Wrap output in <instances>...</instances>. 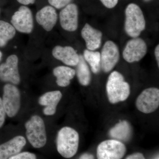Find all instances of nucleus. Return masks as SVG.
I'll return each mask as SVG.
<instances>
[{"mask_svg":"<svg viewBox=\"0 0 159 159\" xmlns=\"http://www.w3.org/2000/svg\"><path fill=\"white\" fill-rule=\"evenodd\" d=\"M35 19L45 31L49 32L56 25L58 15L55 8L51 6H46L36 12Z\"/></svg>","mask_w":159,"mask_h":159,"instance_id":"13","label":"nucleus"},{"mask_svg":"<svg viewBox=\"0 0 159 159\" xmlns=\"http://www.w3.org/2000/svg\"><path fill=\"white\" fill-rule=\"evenodd\" d=\"M73 0H48L50 6L55 9H62L70 4Z\"/></svg>","mask_w":159,"mask_h":159,"instance_id":"23","label":"nucleus"},{"mask_svg":"<svg viewBox=\"0 0 159 159\" xmlns=\"http://www.w3.org/2000/svg\"><path fill=\"white\" fill-rule=\"evenodd\" d=\"M52 54L54 58L70 66H76L79 61V54L71 46H56L52 50Z\"/></svg>","mask_w":159,"mask_h":159,"instance_id":"14","label":"nucleus"},{"mask_svg":"<svg viewBox=\"0 0 159 159\" xmlns=\"http://www.w3.org/2000/svg\"><path fill=\"white\" fill-rule=\"evenodd\" d=\"M136 106L139 111L144 113L153 112L159 107V89L149 88L142 91L137 98Z\"/></svg>","mask_w":159,"mask_h":159,"instance_id":"9","label":"nucleus"},{"mask_svg":"<svg viewBox=\"0 0 159 159\" xmlns=\"http://www.w3.org/2000/svg\"><path fill=\"white\" fill-rule=\"evenodd\" d=\"M26 144V139L22 136H17L0 145V159H9L20 153Z\"/></svg>","mask_w":159,"mask_h":159,"instance_id":"15","label":"nucleus"},{"mask_svg":"<svg viewBox=\"0 0 159 159\" xmlns=\"http://www.w3.org/2000/svg\"><path fill=\"white\" fill-rule=\"evenodd\" d=\"M9 159H36V155L34 154L28 152L19 153L13 156Z\"/></svg>","mask_w":159,"mask_h":159,"instance_id":"24","label":"nucleus"},{"mask_svg":"<svg viewBox=\"0 0 159 159\" xmlns=\"http://www.w3.org/2000/svg\"><path fill=\"white\" fill-rule=\"evenodd\" d=\"M3 57V54L2 53V51H0V62H1V61H2V58Z\"/></svg>","mask_w":159,"mask_h":159,"instance_id":"31","label":"nucleus"},{"mask_svg":"<svg viewBox=\"0 0 159 159\" xmlns=\"http://www.w3.org/2000/svg\"><path fill=\"white\" fill-rule=\"evenodd\" d=\"M79 135L78 132L68 126L63 127L57 134L56 145L60 154L66 158L74 157L78 150Z\"/></svg>","mask_w":159,"mask_h":159,"instance_id":"2","label":"nucleus"},{"mask_svg":"<svg viewBox=\"0 0 159 159\" xmlns=\"http://www.w3.org/2000/svg\"><path fill=\"white\" fill-rule=\"evenodd\" d=\"M2 99L6 115L10 118L16 116L20 107L21 100L20 93L16 85L10 83L5 84Z\"/></svg>","mask_w":159,"mask_h":159,"instance_id":"6","label":"nucleus"},{"mask_svg":"<svg viewBox=\"0 0 159 159\" xmlns=\"http://www.w3.org/2000/svg\"><path fill=\"white\" fill-rule=\"evenodd\" d=\"M147 52V46L142 38H134L126 43L123 51V58L129 63L139 61Z\"/></svg>","mask_w":159,"mask_h":159,"instance_id":"10","label":"nucleus"},{"mask_svg":"<svg viewBox=\"0 0 159 159\" xmlns=\"http://www.w3.org/2000/svg\"><path fill=\"white\" fill-rule=\"evenodd\" d=\"M16 31L11 23L0 20V48L6 47L16 34Z\"/></svg>","mask_w":159,"mask_h":159,"instance_id":"21","label":"nucleus"},{"mask_svg":"<svg viewBox=\"0 0 159 159\" xmlns=\"http://www.w3.org/2000/svg\"><path fill=\"white\" fill-rule=\"evenodd\" d=\"M53 74L56 77L57 85L61 87H66L70 85L71 80L76 75V71L67 66H61L54 68Z\"/></svg>","mask_w":159,"mask_h":159,"instance_id":"18","label":"nucleus"},{"mask_svg":"<svg viewBox=\"0 0 159 159\" xmlns=\"http://www.w3.org/2000/svg\"><path fill=\"white\" fill-rule=\"evenodd\" d=\"M19 58L15 54L9 55L6 61L0 65V80L4 82L18 85L20 82L19 70Z\"/></svg>","mask_w":159,"mask_h":159,"instance_id":"7","label":"nucleus"},{"mask_svg":"<svg viewBox=\"0 0 159 159\" xmlns=\"http://www.w3.org/2000/svg\"><path fill=\"white\" fill-rule=\"evenodd\" d=\"M81 34L85 41L87 49L90 51H96L100 48L102 37L101 31L86 23L81 30Z\"/></svg>","mask_w":159,"mask_h":159,"instance_id":"16","label":"nucleus"},{"mask_svg":"<svg viewBox=\"0 0 159 159\" xmlns=\"http://www.w3.org/2000/svg\"><path fill=\"white\" fill-rule=\"evenodd\" d=\"M155 55L156 59L158 66H159V46L157 45L155 49Z\"/></svg>","mask_w":159,"mask_h":159,"instance_id":"29","label":"nucleus"},{"mask_svg":"<svg viewBox=\"0 0 159 159\" xmlns=\"http://www.w3.org/2000/svg\"><path fill=\"white\" fill-rule=\"evenodd\" d=\"M119 51L117 45L112 41L105 43L100 54L101 68L105 73L110 72L119 59Z\"/></svg>","mask_w":159,"mask_h":159,"instance_id":"11","label":"nucleus"},{"mask_svg":"<svg viewBox=\"0 0 159 159\" xmlns=\"http://www.w3.org/2000/svg\"><path fill=\"white\" fill-rule=\"evenodd\" d=\"M108 9H112L116 7L118 4L119 0H99Z\"/></svg>","mask_w":159,"mask_h":159,"instance_id":"26","label":"nucleus"},{"mask_svg":"<svg viewBox=\"0 0 159 159\" xmlns=\"http://www.w3.org/2000/svg\"><path fill=\"white\" fill-rule=\"evenodd\" d=\"M16 1L18 2L22 5V6H27L34 4L36 0H16Z\"/></svg>","mask_w":159,"mask_h":159,"instance_id":"28","label":"nucleus"},{"mask_svg":"<svg viewBox=\"0 0 159 159\" xmlns=\"http://www.w3.org/2000/svg\"><path fill=\"white\" fill-rule=\"evenodd\" d=\"M125 159H145L142 153H135L129 156Z\"/></svg>","mask_w":159,"mask_h":159,"instance_id":"27","label":"nucleus"},{"mask_svg":"<svg viewBox=\"0 0 159 159\" xmlns=\"http://www.w3.org/2000/svg\"><path fill=\"white\" fill-rule=\"evenodd\" d=\"M146 27V21L142 9L137 4L130 3L125 9L124 29L130 37H139Z\"/></svg>","mask_w":159,"mask_h":159,"instance_id":"3","label":"nucleus"},{"mask_svg":"<svg viewBox=\"0 0 159 159\" xmlns=\"http://www.w3.org/2000/svg\"><path fill=\"white\" fill-rule=\"evenodd\" d=\"M6 113L3 106L2 98L0 97V128L3 126L6 120Z\"/></svg>","mask_w":159,"mask_h":159,"instance_id":"25","label":"nucleus"},{"mask_svg":"<svg viewBox=\"0 0 159 159\" xmlns=\"http://www.w3.org/2000/svg\"><path fill=\"white\" fill-rule=\"evenodd\" d=\"M109 134L110 136L115 140L126 141L130 138L131 129L128 122L125 121H121L111 129Z\"/></svg>","mask_w":159,"mask_h":159,"instance_id":"19","label":"nucleus"},{"mask_svg":"<svg viewBox=\"0 0 159 159\" xmlns=\"http://www.w3.org/2000/svg\"><path fill=\"white\" fill-rule=\"evenodd\" d=\"M126 148L120 141L115 139L101 142L97 148L98 159H121L125 155Z\"/></svg>","mask_w":159,"mask_h":159,"instance_id":"8","label":"nucleus"},{"mask_svg":"<svg viewBox=\"0 0 159 159\" xmlns=\"http://www.w3.org/2000/svg\"><path fill=\"white\" fill-rule=\"evenodd\" d=\"M0 11H1V10H0Z\"/></svg>","mask_w":159,"mask_h":159,"instance_id":"33","label":"nucleus"},{"mask_svg":"<svg viewBox=\"0 0 159 159\" xmlns=\"http://www.w3.org/2000/svg\"><path fill=\"white\" fill-rule=\"evenodd\" d=\"M11 24L16 31L23 34H31L34 27L31 9L27 6H21L11 16Z\"/></svg>","mask_w":159,"mask_h":159,"instance_id":"5","label":"nucleus"},{"mask_svg":"<svg viewBox=\"0 0 159 159\" xmlns=\"http://www.w3.org/2000/svg\"><path fill=\"white\" fill-rule=\"evenodd\" d=\"M79 61L76 66V74L78 81L81 85L86 86L90 83L91 74L87 63L86 62L83 56L79 55Z\"/></svg>","mask_w":159,"mask_h":159,"instance_id":"20","label":"nucleus"},{"mask_svg":"<svg viewBox=\"0 0 159 159\" xmlns=\"http://www.w3.org/2000/svg\"><path fill=\"white\" fill-rule=\"evenodd\" d=\"M79 159H94V157L92 154L89 153H84L80 156Z\"/></svg>","mask_w":159,"mask_h":159,"instance_id":"30","label":"nucleus"},{"mask_svg":"<svg viewBox=\"0 0 159 159\" xmlns=\"http://www.w3.org/2000/svg\"><path fill=\"white\" fill-rule=\"evenodd\" d=\"M27 139L36 148H42L47 143L45 125L42 118L37 115L31 117L25 124Z\"/></svg>","mask_w":159,"mask_h":159,"instance_id":"4","label":"nucleus"},{"mask_svg":"<svg viewBox=\"0 0 159 159\" xmlns=\"http://www.w3.org/2000/svg\"><path fill=\"white\" fill-rule=\"evenodd\" d=\"M143 1H144V2H150L151 0H143Z\"/></svg>","mask_w":159,"mask_h":159,"instance_id":"32","label":"nucleus"},{"mask_svg":"<svg viewBox=\"0 0 159 159\" xmlns=\"http://www.w3.org/2000/svg\"><path fill=\"white\" fill-rule=\"evenodd\" d=\"M84 58L86 62L90 66L92 72L97 74L101 70V57L99 51H90L86 49L84 51Z\"/></svg>","mask_w":159,"mask_h":159,"instance_id":"22","label":"nucleus"},{"mask_svg":"<svg viewBox=\"0 0 159 159\" xmlns=\"http://www.w3.org/2000/svg\"><path fill=\"white\" fill-rule=\"evenodd\" d=\"M78 7L74 3H70L61 9L59 13L60 25L66 31H76L78 27Z\"/></svg>","mask_w":159,"mask_h":159,"instance_id":"12","label":"nucleus"},{"mask_svg":"<svg viewBox=\"0 0 159 159\" xmlns=\"http://www.w3.org/2000/svg\"><path fill=\"white\" fill-rule=\"evenodd\" d=\"M62 95L60 91H52L47 92L41 96L39 99L40 105L45 106L43 112L46 116H53L56 113L58 104Z\"/></svg>","mask_w":159,"mask_h":159,"instance_id":"17","label":"nucleus"},{"mask_svg":"<svg viewBox=\"0 0 159 159\" xmlns=\"http://www.w3.org/2000/svg\"><path fill=\"white\" fill-rule=\"evenodd\" d=\"M109 101L112 104L126 100L130 94V86L124 77L118 71L112 72L109 76L106 85Z\"/></svg>","mask_w":159,"mask_h":159,"instance_id":"1","label":"nucleus"}]
</instances>
